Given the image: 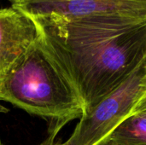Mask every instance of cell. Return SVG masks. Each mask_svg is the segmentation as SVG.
<instances>
[{"label":"cell","mask_w":146,"mask_h":145,"mask_svg":"<svg viewBox=\"0 0 146 145\" xmlns=\"http://www.w3.org/2000/svg\"><path fill=\"white\" fill-rule=\"evenodd\" d=\"M31 19L40 42L78 91L84 112L116 90L146 61V19Z\"/></svg>","instance_id":"6da1fadb"},{"label":"cell","mask_w":146,"mask_h":145,"mask_svg":"<svg viewBox=\"0 0 146 145\" xmlns=\"http://www.w3.org/2000/svg\"><path fill=\"white\" fill-rule=\"evenodd\" d=\"M0 101L49 120L50 132H59L84 112L74 85L39 38L0 74Z\"/></svg>","instance_id":"7a4b0ae2"},{"label":"cell","mask_w":146,"mask_h":145,"mask_svg":"<svg viewBox=\"0 0 146 145\" xmlns=\"http://www.w3.org/2000/svg\"><path fill=\"white\" fill-rule=\"evenodd\" d=\"M146 91V61L116 90L85 111L68 145H100L130 115Z\"/></svg>","instance_id":"3957f363"},{"label":"cell","mask_w":146,"mask_h":145,"mask_svg":"<svg viewBox=\"0 0 146 145\" xmlns=\"http://www.w3.org/2000/svg\"><path fill=\"white\" fill-rule=\"evenodd\" d=\"M33 17L55 15L65 20L90 17L146 19V0H23Z\"/></svg>","instance_id":"277c9868"},{"label":"cell","mask_w":146,"mask_h":145,"mask_svg":"<svg viewBox=\"0 0 146 145\" xmlns=\"http://www.w3.org/2000/svg\"><path fill=\"white\" fill-rule=\"evenodd\" d=\"M31 18L13 7L0 9V74L24 56L38 41Z\"/></svg>","instance_id":"5b68a950"},{"label":"cell","mask_w":146,"mask_h":145,"mask_svg":"<svg viewBox=\"0 0 146 145\" xmlns=\"http://www.w3.org/2000/svg\"><path fill=\"white\" fill-rule=\"evenodd\" d=\"M106 141L124 145H146V91L130 115Z\"/></svg>","instance_id":"8992f818"},{"label":"cell","mask_w":146,"mask_h":145,"mask_svg":"<svg viewBox=\"0 0 146 145\" xmlns=\"http://www.w3.org/2000/svg\"><path fill=\"white\" fill-rule=\"evenodd\" d=\"M58 133V131H50L49 138H46L41 144L39 145H68L65 143H61V142H56V137Z\"/></svg>","instance_id":"52a82bcc"},{"label":"cell","mask_w":146,"mask_h":145,"mask_svg":"<svg viewBox=\"0 0 146 145\" xmlns=\"http://www.w3.org/2000/svg\"><path fill=\"white\" fill-rule=\"evenodd\" d=\"M100 145H124V144H119L112 143V142H110V141H105V142H104L102 144H100Z\"/></svg>","instance_id":"ba28073f"},{"label":"cell","mask_w":146,"mask_h":145,"mask_svg":"<svg viewBox=\"0 0 146 145\" xmlns=\"http://www.w3.org/2000/svg\"><path fill=\"white\" fill-rule=\"evenodd\" d=\"M7 111H8V109L5 107H3L2 104H0V113H6Z\"/></svg>","instance_id":"9c48e42d"},{"label":"cell","mask_w":146,"mask_h":145,"mask_svg":"<svg viewBox=\"0 0 146 145\" xmlns=\"http://www.w3.org/2000/svg\"><path fill=\"white\" fill-rule=\"evenodd\" d=\"M0 145H2V144H1V143H0Z\"/></svg>","instance_id":"30bf717a"}]
</instances>
